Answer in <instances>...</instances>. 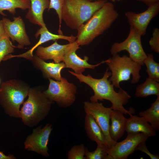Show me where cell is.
I'll use <instances>...</instances> for the list:
<instances>
[{
    "label": "cell",
    "mask_w": 159,
    "mask_h": 159,
    "mask_svg": "<svg viewBox=\"0 0 159 159\" xmlns=\"http://www.w3.org/2000/svg\"><path fill=\"white\" fill-rule=\"evenodd\" d=\"M108 148L103 145H97L96 149L90 152L85 148V156L86 159H109L107 153Z\"/></svg>",
    "instance_id": "cell-27"
},
{
    "label": "cell",
    "mask_w": 159,
    "mask_h": 159,
    "mask_svg": "<svg viewBox=\"0 0 159 159\" xmlns=\"http://www.w3.org/2000/svg\"><path fill=\"white\" fill-rule=\"evenodd\" d=\"M125 131L127 134L143 133L148 137L156 135V130L143 117L132 115L127 119Z\"/></svg>",
    "instance_id": "cell-18"
},
{
    "label": "cell",
    "mask_w": 159,
    "mask_h": 159,
    "mask_svg": "<svg viewBox=\"0 0 159 159\" xmlns=\"http://www.w3.org/2000/svg\"><path fill=\"white\" fill-rule=\"evenodd\" d=\"M30 7L25 17L31 23L40 27H46L43 18V14L48 9L49 0H30Z\"/></svg>",
    "instance_id": "cell-19"
},
{
    "label": "cell",
    "mask_w": 159,
    "mask_h": 159,
    "mask_svg": "<svg viewBox=\"0 0 159 159\" xmlns=\"http://www.w3.org/2000/svg\"><path fill=\"white\" fill-rule=\"evenodd\" d=\"M13 21L3 17L2 20L5 32L12 42L18 43L17 48L23 49L31 43L26 31L24 21L21 16L14 17Z\"/></svg>",
    "instance_id": "cell-13"
},
{
    "label": "cell",
    "mask_w": 159,
    "mask_h": 159,
    "mask_svg": "<svg viewBox=\"0 0 159 159\" xmlns=\"http://www.w3.org/2000/svg\"><path fill=\"white\" fill-rule=\"evenodd\" d=\"M40 35V38L37 43L31 49L26 52L17 55L10 54L8 56L9 59L14 57H21L31 60L33 57V52L35 49L42 44L50 40L56 41L59 39H64L68 41L69 43L75 41L76 36L73 35L67 36L63 34H56L50 32L47 27H40L35 34V38H37Z\"/></svg>",
    "instance_id": "cell-15"
},
{
    "label": "cell",
    "mask_w": 159,
    "mask_h": 159,
    "mask_svg": "<svg viewBox=\"0 0 159 159\" xmlns=\"http://www.w3.org/2000/svg\"><path fill=\"white\" fill-rule=\"evenodd\" d=\"M84 124L85 129L88 138L95 142L97 145H104L107 148L103 132L92 115L86 114Z\"/></svg>",
    "instance_id": "cell-21"
},
{
    "label": "cell",
    "mask_w": 159,
    "mask_h": 159,
    "mask_svg": "<svg viewBox=\"0 0 159 159\" xmlns=\"http://www.w3.org/2000/svg\"><path fill=\"white\" fill-rule=\"evenodd\" d=\"M5 32L2 20H0V37Z\"/></svg>",
    "instance_id": "cell-34"
},
{
    "label": "cell",
    "mask_w": 159,
    "mask_h": 159,
    "mask_svg": "<svg viewBox=\"0 0 159 159\" xmlns=\"http://www.w3.org/2000/svg\"><path fill=\"white\" fill-rule=\"evenodd\" d=\"M28 98L20 109V117L26 126H37L48 115L53 102L38 89L30 87Z\"/></svg>",
    "instance_id": "cell-4"
},
{
    "label": "cell",
    "mask_w": 159,
    "mask_h": 159,
    "mask_svg": "<svg viewBox=\"0 0 159 159\" xmlns=\"http://www.w3.org/2000/svg\"><path fill=\"white\" fill-rule=\"evenodd\" d=\"M141 36L135 28L130 26L127 38L121 42H115L112 45L110 50L111 54L113 55L125 50L132 60L143 65V61L147 55L142 44Z\"/></svg>",
    "instance_id": "cell-8"
},
{
    "label": "cell",
    "mask_w": 159,
    "mask_h": 159,
    "mask_svg": "<svg viewBox=\"0 0 159 159\" xmlns=\"http://www.w3.org/2000/svg\"><path fill=\"white\" fill-rule=\"evenodd\" d=\"M124 114L119 110H112L111 113L109 134L112 140L116 143L123 136L125 131L127 119Z\"/></svg>",
    "instance_id": "cell-20"
},
{
    "label": "cell",
    "mask_w": 159,
    "mask_h": 159,
    "mask_svg": "<svg viewBox=\"0 0 159 159\" xmlns=\"http://www.w3.org/2000/svg\"><path fill=\"white\" fill-rule=\"evenodd\" d=\"M30 7V0H0V14L6 16L3 12L6 10L14 15L17 9L25 10L29 9Z\"/></svg>",
    "instance_id": "cell-24"
},
{
    "label": "cell",
    "mask_w": 159,
    "mask_h": 159,
    "mask_svg": "<svg viewBox=\"0 0 159 159\" xmlns=\"http://www.w3.org/2000/svg\"><path fill=\"white\" fill-rule=\"evenodd\" d=\"M155 130L159 129V96L147 110L139 113Z\"/></svg>",
    "instance_id": "cell-23"
},
{
    "label": "cell",
    "mask_w": 159,
    "mask_h": 159,
    "mask_svg": "<svg viewBox=\"0 0 159 159\" xmlns=\"http://www.w3.org/2000/svg\"><path fill=\"white\" fill-rule=\"evenodd\" d=\"M110 0L112 1V2H114L115 1H121L123 0Z\"/></svg>",
    "instance_id": "cell-35"
},
{
    "label": "cell",
    "mask_w": 159,
    "mask_h": 159,
    "mask_svg": "<svg viewBox=\"0 0 159 159\" xmlns=\"http://www.w3.org/2000/svg\"><path fill=\"white\" fill-rule=\"evenodd\" d=\"M107 1L106 0H64L62 19L73 30H77Z\"/></svg>",
    "instance_id": "cell-3"
},
{
    "label": "cell",
    "mask_w": 159,
    "mask_h": 159,
    "mask_svg": "<svg viewBox=\"0 0 159 159\" xmlns=\"http://www.w3.org/2000/svg\"><path fill=\"white\" fill-rule=\"evenodd\" d=\"M70 43L63 58L62 62L65 64V68H70L75 73L81 74H82L86 69H94L105 63L104 60L95 64H90L88 62L89 58L87 56H85L82 59L77 54L76 51L80 47L76 41Z\"/></svg>",
    "instance_id": "cell-12"
},
{
    "label": "cell",
    "mask_w": 159,
    "mask_h": 159,
    "mask_svg": "<svg viewBox=\"0 0 159 159\" xmlns=\"http://www.w3.org/2000/svg\"><path fill=\"white\" fill-rule=\"evenodd\" d=\"M34 66L40 70L46 78L60 81L62 78L61 72L65 68L64 63L47 62L36 55H34L31 60Z\"/></svg>",
    "instance_id": "cell-17"
},
{
    "label": "cell",
    "mask_w": 159,
    "mask_h": 159,
    "mask_svg": "<svg viewBox=\"0 0 159 159\" xmlns=\"http://www.w3.org/2000/svg\"><path fill=\"white\" fill-rule=\"evenodd\" d=\"M16 157L13 155H5L3 152L0 151V159H15Z\"/></svg>",
    "instance_id": "cell-32"
},
{
    "label": "cell",
    "mask_w": 159,
    "mask_h": 159,
    "mask_svg": "<svg viewBox=\"0 0 159 159\" xmlns=\"http://www.w3.org/2000/svg\"><path fill=\"white\" fill-rule=\"evenodd\" d=\"M105 61L111 71L109 80L114 87L120 88V83L130 80L131 75L132 76L130 82L132 84H135L139 81L141 65L126 55L120 56L117 54L112 55L111 58Z\"/></svg>",
    "instance_id": "cell-6"
},
{
    "label": "cell",
    "mask_w": 159,
    "mask_h": 159,
    "mask_svg": "<svg viewBox=\"0 0 159 159\" xmlns=\"http://www.w3.org/2000/svg\"><path fill=\"white\" fill-rule=\"evenodd\" d=\"M159 12V2L148 6L142 12L136 13L128 11L125 13V15L130 26L135 28L142 36L145 35L148 24Z\"/></svg>",
    "instance_id": "cell-14"
},
{
    "label": "cell",
    "mask_w": 159,
    "mask_h": 159,
    "mask_svg": "<svg viewBox=\"0 0 159 159\" xmlns=\"http://www.w3.org/2000/svg\"><path fill=\"white\" fill-rule=\"evenodd\" d=\"M17 46L14 45L10 39L5 32L0 37V64L2 61H5L6 57L14 52Z\"/></svg>",
    "instance_id": "cell-26"
},
{
    "label": "cell",
    "mask_w": 159,
    "mask_h": 159,
    "mask_svg": "<svg viewBox=\"0 0 159 159\" xmlns=\"http://www.w3.org/2000/svg\"><path fill=\"white\" fill-rule=\"evenodd\" d=\"M85 148L82 144L72 146L68 152V159H86L85 156Z\"/></svg>",
    "instance_id": "cell-28"
},
{
    "label": "cell",
    "mask_w": 159,
    "mask_h": 159,
    "mask_svg": "<svg viewBox=\"0 0 159 159\" xmlns=\"http://www.w3.org/2000/svg\"><path fill=\"white\" fill-rule=\"evenodd\" d=\"M49 80L48 87L43 92L46 96L61 107L66 108L72 105L76 100V86L63 77L60 81Z\"/></svg>",
    "instance_id": "cell-7"
},
{
    "label": "cell",
    "mask_w": 159,
    "mask_h": 159,
    "mask_svg": "<svg viewBox=\"0 0 159 159\" xmlns=\"http://www.w3.org/2000/svg\"><path fill=\"white\" fill-rule=\"evenodd\" d=\"M148 137L142 133L127 134L123 140L117 142L107 149L109 159H126L141 143L146 141Z\"/></svg>",
    "instance_id": "cell-11"
},
{
    "label": "cell",
    "mask_w": 159,
    "mask_h": 159,
    "mask_svg": "<svg viewBox=\"0 0 159 159\" xmlns=\"http://www.w3.org/2000/svg\"><path fill=\"white\" fill-rule=\"evenodd\" d=\"M69 72L75 77L80 82L84 83L92 88L94 94L90 98L91 102H97L98 100H106L111 103L112 105L110 107L112 110H118L124 114L130 115L135 112L133 108L130 107L127 110L124 107L131 97L127 92L120 88L118 92L115 91L114 86L108 79L111 74V72L109 71L108 68L107 69L103 76L100 79L94 78L89 74L85 75L70 71Z\"/></svg>",
    "instance_id": "cell-1"
},
{
    "label": "cell",
    "mask_w": 159,
    "mask_h": 159,
    "mask_svg": "<svg viewBox=\"0 0 159 159\" xmlns=\"http://www.w3.org/2000/svg\"><path fill=\"white\" fill-rule=\"evenodd\" d=\"M84 109L86 114L92 115L99 126L105 136L108 148H111L116 143L111 139L109 132L111 107H105L102 103L87 101L84 102Z\"/></svg>",
    "instance_id": "cell-9"
},
{
    "label": "cell",
    "mask_w": 159,
    "mask_h": 159,
    "mask_svg": "<svg viewBox=\"0 0 159 159\" xmlns=\"http://www.w3.org/2000/svg\"><path fill=\"white\" fill-rule=\"evenodd\" d=\"M64 0H49L50 3L48 10L54 9L58 15L59 19V26L58 30L59 34H63L61 30L62 22V10Z\"/></svg>",
    "instance_id": "cell-29"
},
{
    "label": "cell",
    "mask_w": 159,
    "mask_h": 159,
    "mask_svg": "<svg viewBox=\"0 0 159 159\" xmlns=\"http://www.w3.org/2000/svg\"><path fill=\"white\" fill-rule=\"evenodd\" d=\"M136 150H140L147 155L151 159H159V156L157 155H154L151 153L148 149L146 144V141L143 142L136 147Z\"/></svg>",
    "instance_id": "cell-31"
},
{
    "label": "cell",
    "mask_w": 159,
    "mask_h": 159,
    "mask_svg": "<svg viewBox=\"0 0 159 159\" xmlns=\"http://www.w3.org/2000/svg\"><path fill=\"white\" fill-rule=\"evenodd\" d=\"M30 87L22 80H10L0 87V105L9 116L20 118V107L28 96Z\"/></svg>",
    "instance_id": "cell-5"
},
{
    "label": "cell",
    "mask_w": 159,
    "mask_h": 159,
    "mask_svg": "<svg viewBox=\"0 0 159 159\" xmlns=\"http://www.w3.org/2000/svg\"><path fill=\"white\" fill-rule=\"evenodd\" d=\"M118 16L113 4L107 1L77 30L76 41L80 46L89 44L108 29Z\"/></svg>",
    "instance_id": "cell-2"
},
{
    "label": "cell",
    "mask_w": 159,
    "mask_h": 159,
    "mask_svg": "<svg viewBox=\"0 0 159 159\" xmlns=\"http://www.w3.org/2000/svg\"><path fill=\"white\" fill-rule=\"evenodd\" d=\"M142 2L149 6L156 3L159 2V0H137Z\"/></svg>",
    "instance_id": "cell-33"
},
{
    "label": "cell",
    "mask_w": 159,
    "mask_h": 159,
    "mask_svg": "<svg viewBox=\"0 0 159 159\" xmlns=\"http://www.w3.org/2000/svg\"><path fill=\"white\" fill-rule=\"evenodd\" d=\"M42 126L41 125L34 129L32 133L27 137L24 143V148L48 157L49 155L48 144L52 125L47 123L44 127Z\"/></svg>",
    "instance_id": "cell-10"
},
{
    "label": "cell",
    "mask_w": 159,
    "mask_h": 159,
    "mask_svg": "<svg viewBox=\"0 0 159 159\" xmlns=\"http://www.w3.org/2000/svg\"><path fill=\"white\" fill-rule=\"evenodd\" d=\"M70 44L69 43L67 44L61 45L59 44L56 40L48 47L40 46L37 48L36 55L44 61L52 59L56 63L62 62L64 56Z\"/></svg>",
    "instance_id": "cell-16"
},
{
    "label": "cell",
    "mask_w": 159,
    "mask_h": 159,
    "mask_svg": "<svg viewBox=\"0 0 159 159\" xmlns=\"http://www.w3.org/2000/svg\"><path fill=\"white\" fill-rule=\"evenodd\" d=\"M149 78L159 82V64L155 62L153 55L149 54L143 61Z\"/></svg>",
    "instance_id": "cell-25"
},
{
    "label": "cell",
    "mask_w": 159,
    "mask_h": 159,
    "mask_svg": "<svg viewBox=\"0 0 159 159\" xmlns=\"http://www.w3.org/2000/svg\"><path fill=\"white\" fill-rule=\"evenodd\" d=\"M136 97H146L151 95L159 96V83L149 77L137 87L135 94Z\"/></svg>",
    "instance_id": "cell-22"
},
{
    "label": "cell",
    "mask_w": 159,
    "mask_h": 159,
    "mask_svg": "<svg viewBox=\"0 0 159 159\" xmlns=\"http://www.w3.org/2000/svg\"><path fill=\"white\" fill-rule=\"evenodd\" d=\"M151 49L157 53L159 52V29L155 28L153 29L152 37L149 41Z\"/></svg>",
    "instance_id": "cell-30"
},
{
    "label": "cell",
    "mask_w": 159,
    "mask_h": 159,
    "mask_svg": "<svg viewBox=\"0 0 159 159\" xmlns=\"http://www.w3.org/2000/svg\"></svg>",
    "instance_id": "cell-36"
}]
</instances>
